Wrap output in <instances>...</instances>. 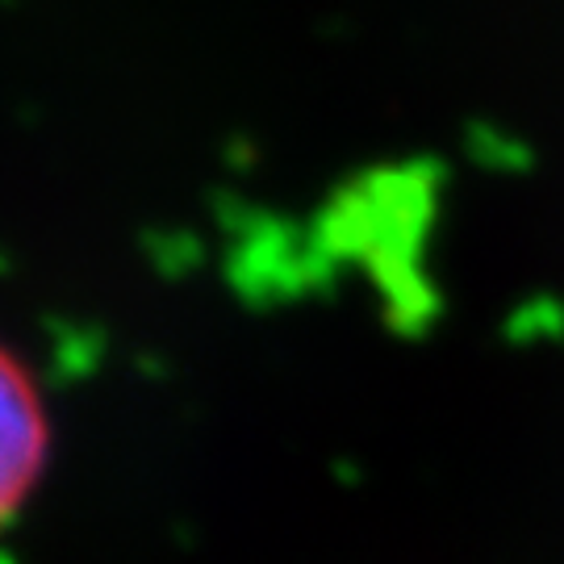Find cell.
I'll list each match as a JSON object with an SVG mask.
<instances>
[{"label":"cell","mask_w":564,"mask_h":564,"mask_svg":"<svg viewBox=\"0 0 564 564\" xmlns=\"http://www.w3.org/2000/svg\"><path fill=\"white\" fill-rule=\"evenodd\" d=\"M51 452V419L34 377L25 372V364L9 351L4 356V456H0V506L4 519H13L30 489L39 485Z\"/></svg>","instance_id":"1"}]
</instances>
